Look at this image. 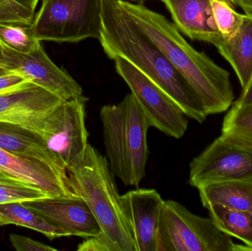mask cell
I'll return each instance as SVG.
<instances>
[{"label": "cell", "mask_w": 252, "mask_h": 251, "mask_svg": "<svg viewBox=\"0 0 252 251\" xmlns=\"http://www.w3.org/2000/svg\"><path fill=\"white\" fill-rule=\"evenodd\" d=\"M78 251H119L116 245L103 233L86 238L78 245Z\"/></svg>", "instance_id": "obj_26"}, {"label": "cell", "mask_w": 252, "mask_h": 251, "mask_svg": "<svg viewBox=\"0 0 252 251\" xmlns=\"http://www.w3.org/2000/svg\"><path fill=\"white\" fill-rule=\"evenodd\" d=\"M69 187L90 206L100 225L119 251H136L131 228L107 159L89 144L84 157L67 169Z\"/></svg>", "instance_id": "obj_3"}, {"label": "cell", "mask_w": 252, "mask_h": 251, "mask_svg": "<svg viewBox=\"0 0 252 251\" xmlns=\"http://www.w3.org/2000/svg\"><path fill=\"white\" fill-rule=\"evenodd\" d=\"M101 18L98 39L109 58H125L163 90L188 118L199 123L207 119L208 113L198 94L157 46L138 29L120 0H102Z\"/></svg>", "instance_id": "obj_1"}, {"label": "cell", "mask_w": 252, "mask_h": 251, "mask_svg": "<svg viewBox=\"0 0 252 251\" xmlns=\"http://www.w3.org/2000/svg\"><path fill=\"white\" fill-rule=\"evenodd\" d=\"M210 218L220 231L241 240L252 251V213L230 209L221 205L206 207Z\"/></svg>", "instance_id": "obj_21"}, {"label": "cell", "mask_w": 252, "mask_h": 251, "mask_svg": "<svg viewBox=\"0 0 252 251\" xmlns=\"http://www.w3.org/2000/svg\"><path fill=\"white\" fill-rule=\"evenodd\" d=\"M250 104H252V76L248 84L242 88V91L238 98L232 103L233 106H247Z\"/></svg>", "instance_id": "obj_29"}, {"label": "cell", "mask_w": 252, "mask_h": 251, "mask_svg": "<svg viewBox=\"0 0 252 251\" xmlns=\"http://www.w3.org/2000/svg\"><path fill=\"white\" fill-rule=\"evenodd\" d=\"M63 100L45 88L27 83L0 94V121L22 125L42 135L52 112Z\"/></svg>", "instance_id": "obj_11"}, {"label": "cell", "mask_w": 252, "mask_h": 251, "mask_svg": "<svg viewBox=\"0 0 252 251\" xmlns=\"http://www.w3.org/2000/svg\"><path fill=\"white\" fill-rule=\"evenodd\" d=\"M35 13L24 8L13 0H0V23L30 26Z\"/></svg>", "instance_id": "obj_25"}, {"label": "cell", "mask_w": 252, "mask_h": 251, "mask_svg": "<svg viewBox=\"0 0 252 251\" xmlns=\"http://www.w3.org/2000/svg\"><path fill=\"white\" fill-rule=\"evenodd\" d=\"M35 186L0 169V204L47 197Z\"/></svg>", "instance_id": "obj_22"}, {"label": "cell", "mask_w": 252, "mask_h": 251, "mask_svg": "<svg viewBox=\"0 0 252 251\" xmlns=\"http://www.w3.org/2000/svg\"><path fill=\"white\" fill-rule=\"evenodd\" d=\"M69 236L88 237L102 232L87 202L80 196H56L22 202Z\"/></svg>", "instance_id": "obj_13"}, {"label": "cell", "mask_w": 252, "mask_h": 251, "mask_svg": "<svg viewBox=\"0 0 252 251\" xmlns=\"http://www.w3.org/2000/svg\"><path fill=\"white\" fill-rule=\"evenodd\" d=\"M16 225L41 233L50 240L69 237V233L49 222L39 213L22 202L0 204V226Z\"/></svg>", "instance_id": "obj_19"}, {"label": "cell", "mask_w": 252, "mask_h": 251, "mask_svg": "<svg viewBox=\"0 0 252 251\" xmlns=\"http://www.w3.org/2000/svg\"><path fill=\"white\" fill-rule=\"evenodd\" d=\"M13 1L23 7L24 8L29 10L31 13H35V8L39 0H13Z\"/></svg>", "instance_id": "obj_30"}, {"label": "cell", "mask_w": 252, "mask_h": 251, "mask_svg": "<svg viewBox=\"0 0 252 251\" xmlns=\"http://www.w3.org/2000/svg\"><path fill=\"white\" fill-rule=\"evenodd\" d=\"M228 1H229V2L232 4V5L239 6L240 1H241V0H228Z\"/></svg>", "instance_id": "obj_33"}, {"label": "cell", "mask_w": 252, "mask_h": 251, "mask_svg": "<svg viewBox=\"0 0 252 251\" xmlns=\"http://www.w3.org/2000/svg\"><path fill=\"white\" fill-rule=\"evenodd\" d=\"M126 1H130V2H135V1H138V2H142V1H145V0H126Z\"/></svg>", "instance_id": "obj_34"}, {"label": "cell", "mask_w": 252, "mask_h": 251, "mask_svg": "<svg viewBox=\"0 0 252 251\" xmlns=\"http://www.w3.org/2000/svg\"><path fill=\"white\" fill-rule=\"evenodd\" d=\"M0 149L16 156L38 159L67 170L40 134L17 124L0 121Z\"/></svg>", "instance_id": "obj_16"}, {"label": "cell", "mask_w": 252, "mask_h": 251, "mask_svg": "<svg viewBox=\"0 0 252 251\" xmlns=\"http://www.w3.org/2000/svg\"><path fill=\"white\" fill-rule=\"evenodd\" d=\"M159 251H252L236 244L211 218L189 212L174 200H164L159 221Z\"/></svg>", "instance_id": "obj_6"}, {"label": "cell", "mask_w": 252, "mask_h": 251, "mask_svg": "<svg viewBox=\"0 0 252 251\" xmlns=\"http://www.w3.org/2000/svg\"><path fill=\"white\" fill-rule=\"evenodd\" d=\"M136 251H159V221L164 200L152 189H136L121 196Z\"/></svg>", "instance_id": "obj_12"}, {"label": "cell", "mask_w": 252, "mask_h": 251, "mask_svg": "<svg viewBox=\"0 0 252 251\" xmlns=\"http://www.w3.org/2000/svg\"><path fill=\"white\" fill-rule=\"evenodd\" d=\"M3 55L9 70L22 74L61 100L83 96L80 84L64 69L53 63L41 42L28 53H19L3 45Z\"/></svg>", "instance_id": "obj_10"}, {"label": "cell", "mask_w": 252, "mask_h": 251, "mask_svg": "<svg viewBox=\"0 0 252 251\" xmlns=\"http://www.w3.org/2000/svg\"><path fill=\"white\" fill-rule=\"evenodd\" d=\"M219 137L233 147L252 153V104L232 105L223 119Z\"/></svg>", "instance_id": "obj_20"}, {"label": "cell", "mask_w": 252, "mask_h": 251, "mask_svg": "<svg viewBox=\"0 0 252 251\" xmlns=\"http://www.w3.org/2000/svg\"><path fill=\"white\" fill-rule=\"evenodd\" d=\"M0 169L32 184L48 197L78 196L69 187L67 170L43 161L16 156L0 149Z\"/></svg>", "instance_id": "obj_14"}, {"label": "cell", "mask_w": 252, "mask_h": 251, "mask_svg": "<svg viewBox=\"0 0 252 251\" xmlns=\"http://www.w3.org/2000/svg\"><path fill=\"white\" fill-rule=\"evenodd\" d=\"M212 9L216 26L223 38L235 33L244 20L245 14H241L227 0H211Z\"/></svg>", "instance_id": "obj_24"}, {"label": "cell", "mask_w": 252, "mask_h": 251, "mask_svg": "<svg viewBox=\"0 0 252 251\" xmlns=\"http://www.w3.org/2000/svg\"><path fill=\"white\" fill-rule=\"evenodd\" d=\"M10 241L17 251H57V249L25 236L11 234Z\"/></svg>", "instance_id": "obj_27"}, {"label": "cell", "mask_w": 252, "mask_h": 251, "mask_svg": "<svg viewBox=\"0 0 252 251\" xmlns=\"http://www.w3.org/2000/svg\"><path fill=\"white\" fill-rule=\"evenodd\" d=\"M197 189L204 207L218 204L252 213V181L212 183Z\"/></svg>", "instance_id": "obj_18"}, {"label": "cell", "mask_w": 252, "mask_h": 251, "mask_svg": "<svg viewBox=\"0 0 252 251\" xmlns=\"http://www.w3.org/2000/svg\"><path fill=\"white\" fill-rule=\"evenodd\" d=\"M87 100L81 96L61 102L52 112L47 130L41 136L66 169L83 159L89 145L85 122Z\"/></svg>", "instance_id": "obj_8"}, {"label": "cell", "mask_w": 252, "mask_h": 251, "mask_svg": "<svg viewBox=\"0 0 252 251\" xmlns=\"http://www.w3.org/2000/svg\"><path fill=\"white\" fill-rule=\"evenodd\" d=\"M29 80L22 74L10 72L0 76V94L19 88L30 82Z\"/></svg>", "instance_id": "obj_28"}, {"label": "cell", "mask_w": 252, "mask_h": 251, "mask_svg": "<svg viewBox=\"0 0 252 251\" xmlns=\"http://www.w3.org/2000/svg\"><path fill=\"white\" fill-rule=\"evenodd\" d=\"M100 117L112 173L125 185L138 187L149 156L147 134L151 125L145 113L130 93L118 104L103 106Z\"/></svg>", "instance_id": "obj_4"}, {"label": "cell", "mask_w": 252, "mask_h": 251, "mask_svg": "<svg viewBox=\"0 0 252 251\" xmlns=\"http://www.w3.org/2000/svg\"><path fill=\"white\" fill-rule=\"evenodd\" d=\"M102 0H42L29 26L38 41L77 43L99 38Z\"/></svg>", "instance_id": "obj_5"}, {"label": "cell", "mask_w": 252, "mask_h": 251, "mask_svg": "<svg viewBox=\"0 0 252 251\" xmlns=\"http://www.w3.org/2000/svg\"><path fill=\"white\" fill-rule=\"evenodd\" d=\"M120 4L138 29L157 46L193 88L208 115L229 109L235 95L230 74L226 69L188 44L165 16L141 3L120 0Z\"/></svg>", "instance_id": "obj_2"}, {"label": "cell", "mask_w": 252, "mask_h": 251, "mask_svg": "<svg viewBox=\"0 0 252 251\" xmlns=\"http://www.w3.org/2000/svg\"><path fill=\"white\" fill-rule=\"evenodd\" d=\"M117 72L128 85L151 127L180 139L188 130V117L171 98L146 75L121 56H115Z\"/></svg>", "instance_id": "obj_7"}, {"label": "cell", "mask_w": 252, "mask_h": 251, "mask_svg": "<svg viewBox=\"0 0 252 251\" xmlns=\"http://www.w3.org/2000/svg\"><path fill=\"white\" fill-rule=\"evenodd\" d=\"M171 15L179 32L188 38L216 47L223 37L219 32L211 0H160Z\"/></svg>", "instance_id": "obj_15"}, {"label": "cell", "mask_w": 252, "mask_h": 251, "mask_svg": "<svg viewBox=\"0 0 252 251\" xmlns=\"http://www.w3.org/2000/svg\"><path fill=\"white\" fill-rule=\"evenodd\" d=\"M216 47L229 62L244 88L252 76V16L245 14L235 33L223 38Z\"/></svg>", "instance_id": "obj_17"}, {"label": "cell", "mask_w": 252, "mask_h": 251, "mask_svg": "<svg viewBox=\"0 0 252 251\" xmlns=\"http://www.w3.org/2000/svg\"><path fill=\"white\" fill-rule=\"evenodd\" d=\"M239 6L245 12V14L252 16V0H241Z\"/></svg>", "instance_id": "obj_32"}, {"label": "cell", "mask_w": 252, "mask_h": 251, "mask_svg": "<svg viewBox=\"0 0 252 251\" xmlns=\"http://www.w3.org/2000/svg\"><path fill=\"white\" fill-rule=\"evenodd\" d=\"M252 181V153L216 139L189 165V185L225 181Z\"/></svg>", "instance_id": "obj_9"}, {"label": "cell", "mask_w": 252, "mask_h": 251, "mask_svg": "<svg viewBox=\"0 0 252 251\" xmlns=\"http://www.w3.org/2000/svg\"><path fill=\"white\" fill-rule=\"evenodd\" d=\"M0 41L3 45L19 52L28 53L41 41L31 35L29 26L0 23Z\"/></svg>", "instance_id": "obj_23"}, {"label": "cell", "mask_w": 252, "mask_h": 251, "mask_svg": "<svg viewBox=\"0 0 252 251\" xmlns=\"http://www.w3.org/2000/svg\"><path fill=\"white\" fill-rule=\"evenodd\" d=\"M11 71L7 69L6 66L5 60H4V55H3V45L0 41V76L9 73Z\"/></svg>", "instance_id": "obj_31"}]
</instances>
